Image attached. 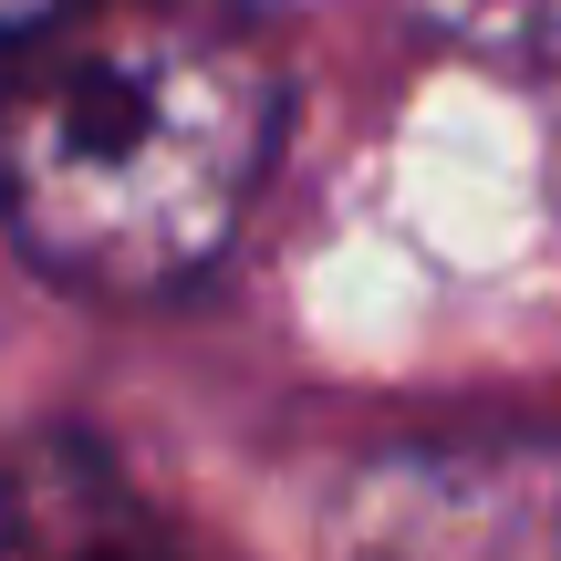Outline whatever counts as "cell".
Returning a JSON list of instances; mask_svg holds the SVG:
<instances>
[{"label":"cell","instance_id":"cell-1","mask_svg":"<svg viewBox=\"0 0 561 561\" xmlns=\"http://www.w3.org/2000/svg\"><path fill=\"white\" fill-rule=\"evenodd\" d=\"M280 146V62L240 0H73L0 62V229L83 291H178Z\"/></svg>","mask_w":561,"mask_h":561},{"label":"cell","instance_id":"cell-2","mask_svg":"<svg viewBox=\"0 0 561 561\" xmlns=\"http://www.w3.org/2000/svg\"><path fill=\"white\" fill-rule=\"evenodd\" d=\"M333 561H561V437L405 447L364 468Z\"/></svg>","mask_w":561,"mask_h":561},{"label":"cell","instance_id":"cell-3","mask_svg":"<svg viewBox=\"0 0 561 561\" xmlns=\"http://www.w3.org/2000/svg\"><path fill=\"white\" fill-rule=\"evenodd\" d=\"M0 561H187V541L94 437L32 426L0 447Z\"/></svg>","mask_w":561,"mask_h":561},{"label":"cell","instance_id":"cell-4","mask_svg":"<svg viewBox=\"0 0 561 561\" xmlns=\"http://www.w3.org/2000/svg\"><path fill=\"white\" fill-rule=\"evenodd\" d=\"M416 21L489 62H561V0H416Z\"/></svg>","mask_w":561,"mask_h":561},{"label":"cell","instance_id":"cell-5","mask_svg":"<svg viewBox=\"0 0 561 561\" xmlns=\"http://www.w3.org/2000/svg\"><path fill=\"white\" fill-rule=\"evenodd\" d=\"M53 11H73V0H0V32L21 42V32H42V21H53Z\"/></svg>","mask_w":561,"mask_h":561}]
</instances>
